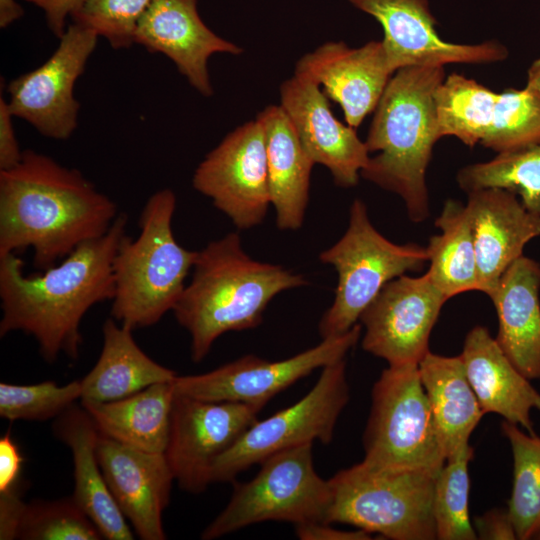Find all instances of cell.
I'll return each instance as SVG.
<instances>
[{"instance_id": "cell-41", "label": "cell", "mask_w": 540, "mask_h": 540, "mask_svg": "<svg viewBox=\"0 0 540 540\" xmlns=\"http://www.w3.org/2000/svg\"><path fill=\"white\" fill-rule=\"evenodd\" d=\"M295 534L301 540H370L372 534L361 530H340L333 528L331 523L309 522L294 525Z\"/></svg>"}, {"instance_id": "cell-9", "label": "cell", "mask_w": 540, "mask_h": 540, "mask_svg": "<svg viewBox=\"0 0 540 540\" xmlns=\"http://www.w3.org/2000/svg\"><path fill=\"white\" fill-rule=\"evenodd\" d=\"M312 445L280 451L260 463L254 478L235 486L228 504L203 530L201 539H217L265 521L325 522L329 485L315 471Z\"/></svg>"}, {"instance_id": "cell-7", "label": "cell", "mask_w": 540, "mask_h": 540, "mask_svg": "<svg viewBox=\"0 0 540 540\" xmlns=\"http://www.w3.org/2000/svg\"><path fill=\"white\" fill-rule=\"evenodd\" d=\"M319 260L338 274L334 300L318 325L323 339L349 331L388 282L422 269L428 254L426 247L385 238L372 225L364 202L355 199L346 232L319 254Z\"/></svg>"}, {"instance_id": "cell-36", "label": "cell", "mask_w": 540, "mask_h": 540, "mask_svg": "<svg viewBox=\"0 0 540 540\" xmlns=\"http://www.w3.org/2000/svg\"><path fill=\"white\" fill-rule=\"evenodd\" d=\"M152 0H85L71 18L103 37L114 49L135 44L137 25Z\"/></svg>"}, {"instance_id": "cell-31", "label": "cell", "mask_w": 540, "mask_h": 540, "mask_svg": "<svg viewBox=\"0 0 540 540\" xmlns=\"http://www.w3.org/2000/svg\"><path fill=\"white\" fill-rule=\"evenodd\" d=\"M457 181L467 193L489 187L506 189L519 196L528 211L540 215V142L467 165L458 172Z\"/></svg>"}, {"instance_id": "cell-27", "label": "cell", "mask_w": 540, "mask_h": 540, "mask_svg": "<svg viewBox=\"0 0 540 540\" xmlns=\"http://www.w3.org/2000/svg\"><path fill=\"white\" fill-rule=\"evenodd\" d=\"M103 346L93 368L80 380L81 402H111L151 385L171 382L177 374L150 358L136 343L133 330L106 319Z\"/></svg>"}, {"instance_id": "cell-23", "label": "cell", "mask_w": 540, "mask_h": 540, "mask_svg": "<svg viewBox=\"0 0 540 540\" xmlns=\"http://www.w3.org/2000/svg\"><path fill=\"white\" fill-rule=\"evenodd\" d=\"M460 357L483 412L496 413L534 434L530 416L532 409L540 411V392L511 363L486 327L469 331Z\"/></svg>"}, {"instance_id": "cell-3", "label": "cell", "mask_w": 540, "mask_h": 540, "mask_svg": "<svg viewBox=\"0 0 540 540\" xmlns=\"http://www.w3.org/2000/svg\"><path fill=\"white\" fill-rule=\"evenodd\" d=\"M299 274L252 259L231 232L197 251L192 276L173 313L191 337V359L202 361L214 342L230 331L257 327L279 293L305 286Z\"/></svg>"}, {"instance_id": "cell-32", "label": "cell", "mask_w": 540, "mask_h": 540, "mask_svg": "<svg viewBox=\"0 0 540 540\" xmlns=\"http://www.w3.org/2000/svg\"><path fill=\"white\" fill-rule=\"evenodd\" d=\"M502 432L513 456V485L508 512L517 539H532L540 528V437L503 421Z\"/></svg>"}, {"instance_id": "cell-4", "label": "cell", "mask_w": 540, "mask_h": 540, "mask_svg": "<svg viewBox=\"0 0 540 540\" xmlns=\"http://www.w3.org/2000/svg\"><path fill=\"white\" fill-rule=\"evenodd\" d=\"M445 79L443 66H408L389 80L364 141L370 156L361 176L399 195L413 222L429 215L426 170L441 139L435 93Z\"/></svg>"}, {"instance_id": "cell-21", "label": "cell", "mask_w": 540, "mask_h": 540, "mask_svg": "<svg viewBox=\"0 0 540 540\" xmlns=\"http://www.w3.org/2000/svg\"><path fill=\"white\" fill-rule=\"evenodd\" d=\"M97 456L110 492L142 540H164L162 514L175 481L165 453L143 451L99 435Z\"/></svg>"}, {"instance_id": "cell-18", "label": "cell", "mask_w": 540, "mask_h": 540, "mask_svg": "<svg viewBox=\"0 0 540 540\" xmlns=\"http://www.w3.org/2000/svg\"><path fill=\"white\" fill-rule=\"evenodd\" d=\"M280 106L313 162L326 167L336 185L355 186L370 153L355 128L334 116L322 88L294 73L280 86Z\"/></svg>"}, {"instance_id": "cell-22", "label": "cell", "mask_w": 540, "mask_h": 540, "mask_svg": "<svg viewBox=\"0 0 540 540\" xmlns=\"http://www.w3.org/2000/svg\"><path fill=\"white\" fill-rule=\"evenodd\" d=\"M476 252L479 291L489 297L505 270L540 235V215L528 211L517 195L489 187L468 193L466 204Z\"/></svg>"}, {"instance_id": "cell-26", "label": "cell", "mask_w": 540, "mask_h": 540, "mask_svg": "<svg viewBox=\"0 0 540 540\" xmlns=\"http://www.w3.org/2000/svg\"><path fill=\"white\" fill-rule=\"evenodd\" d=\"M265 134L268 187L280 230H298L309 201L313 160L283 108L265 107L256 117Z\"/></svg>"}, {"instance_id": "cell-5", "label": "cell", "mask_w": 540, "mask_h": 540, "mask_svg": "<svg viewBox=\"0 0 540 540\" xmlns=\"http://www.w3.org/2000/svg\"><path fill=\"white\" fill-rule=\"evenodd\" d=\"M175 209L171 189L156 191L140 214L139 235L126 234L116 250L111 317L132 330L150 327L173 310L194 266L197 251L174 236Z\"/></svg>"}, {"instance_id": "cell-35", "label": "cell", "mask_w": 540, "mask_h": 540, "mask_svg": "<svg viewBox=\"0 0 540 540\" xmlns=\"http://www.w3.org/2000/svg\"><path fill=\"white\" fill-rule=\"evenodd\" d=\"M80 380L17 385L0 383V416L9 421H46L57 418L81 399Z\"/></svg>"}, {"instance_id": "cell-11", "label": "cell", "mask_w": 540, "mask_h": 540, "mask_svg": "<svg viewBox=\"0 0 540 540\" xmlns=\"http://www.w3.org/2000/svg\"><path fill=\"white\" fill-rule=\"evenodd\" d=\"M349 397L345 359L323 367L304 397L266 419L257 420L215 461L211 483L233 482L244 470L280 451L315 440L330 443Z\"/></svg>"}, {"instance_id": "cell-14", "label": "cell", "mask_w": 540, "mask_h": 540, "mask_svg": "<svg viewBox=\"0 0 540 540\" xmlns=\"http://www.w3.org/2000/svg\"><path fill=\"white\" fill-rule=\"evenodd\" d=\"M192 184L239 230L261 224L271 205L261 122L255 118L228 133L199 163Z\"/></svg>"}, {"instance_id": "cell-16", "label": "cell", "mask_w": 540, "mask_h": 540, "mask_svg": "<svg viewBox=\"0 0 540 540\" xmlns=\"http://www.w3.org/2000/svg\"><path fill=\"white\" fill-rule=\"evenodd\" d=\"M448 298L427 273L388 282L360 316L362 348L388 365L419 363Z\"/></svg>"}, {"instance_id": "cell-43", "label": "cell", "mask_w": 540, "mask_h": 540, "mask_svg": "<svg viewBox=\"0 0 540 540\" xmlns=\"http://www.w3.org/2000/svg\"><path fill=\"white\" fill-rule=\"evenodd\" d=\"M24 10L15 0H0V27L6 28L23 16Z\"/></svg>"}, {"instance_id": "cell-42", "label": "cell", "mask_w": 540, "mask_h": 540, "mask_svg": "<svg viewBox=\"0 0 540 540\" xmlns=\"http://www.w3.org/2000/svg\"><path fill=\"white\" fill-rule=\"evenodd\" d=\"M38 8L45 15L51 32L60 38L66 30V19L77 11L85 0H25Z\"/></svg>"}, {"instance_id": "cell-40", "label": "cell", "mask_w": 540, "mask_h": 540, "mask_svg": "<svg viewBox=\"0 0 540 540\" xmlns=\"http://www.w3.org/2000/svg\"><path fill=\"white\" fill-rule=\"evenodd\" d=\"M23 458L10 433L0 438V492L20 482Z\"/></svg>"}, {"instance_id": "cell-33", "label": "cell", "mask_w": 540, "mask_h": 540, "mask_svg": "<svg viewBox=\"0 0 540 540\" xmlns=\"http://www.w3.org/2000/svg\"><path fill=\"white\" fill-rule=\"evenodd\" d=\"M470 444L446 460L434 485L433 517L439 540H476L469 516L470 478L468 464L473 458Z\"/></svg>"}, {"instance_id": "cell-17", "label": "cell", "mask_w": 540, "mask_h": 540, "mask_svg": "<svg viewBox=\"0 0 540 540\" xmlns=\"http://www.w3.org/2000/svg\"><path fill=\"white\" fill-rule=\"evenodd\" d=\"M372 16L383 29L381 40L396 72L408 66H445L450 63L485 64L503 61L508 49L495 40L479 44L444 41L429 0H347Z\"/></svg>"}, {"instance_id": "cell-45", "label": "cell", "mask_w": 540, "mask_h": 540, "mask_svg": "<svg viewBox=\"0 0 540 540\" xmlns=\"http://www.w3.org/2000/svg\"><path fill=\"white\" fill-rule=\"evenodd\" d=\"M532 539L540 540V528L536 531Z\"/></svg>"}, {"instance_id": "cell-20", "label": "cell", "mask_w": 540, "mask_h": 540, "mask_svg": "<svg viewBox=\"0 0 540 540\" xmlns=\"http://www.w3.org/2000/svg\"><path fill=\"white\" fill-rule=\"evenodd\" d=\"M134 42L169 58L187 82L205 97L214 93L209 58L214 54L243 52L203 22L197 0H152L137 25Z\"/></svg>"}, {"instance_id": "cell-10", "label": "cell", "mask_w": 540, "mask_h": 540, "mask_svg": "<svg viewBox=\"0 0 540 540\" xmlns=\"http://www.w3.org/2000/svg\"><path fill=\"white\" fill-rule=\"evenodd\" d=\"M440 137L454 136L497 153L540 142V95L525 87L497 93L452 73L435 93Z\"/></svg>"}, {"instance_id": "cell-19", "label": "cell", "mask_w": 540, "mask_h": 540, "mask_svg": "<svg viewBox=\"0 0 540 540\" xmlns=\"http://www.w3.org/2000/svg\"><path fill=\"white\" fill-rule=\"evenodd\" d=\"M294 73L319 85L340 105L346 124L357 128L375 110L395 72L382 41H370L358 48L330 41L304 54Z\"/></svg>"}, {"instance_id": "cell-2", "label": "cell", "mask_w": 540, "mask_h": 540, "mask_svg": "<svg viewBox=\"0 0 540 540\" xmlns=\"http://www.w3.org/2000/svg\"><path fill=\"white\" fill-rule=\"evenodd\" d=\"M118 215L79 170L47 155L24 150L15 167L0 170V256L32 248L39 271L103 236Z\"/></svg>"}, {"instance_id": "cell-25", "label": "cell", "mask_w": 540, "mask_h": 540, "mask_svg": "<svg viewBox=\"0 0 540 540\" xmlns=\"http://www.w3.org/2000/svg\"><path fill=\"white\" fill-rule=\"evenodd\" d=\"M55 436L71 451L74 467L73 499L104 539H134L115 502L97 456L99 431L85 408L72 405L56 418Z\"/></svg>"}, {"instance_id": "cell-30", "label": "cell", "mask_w": 540, "mask_h": 540, "mask_svg": "<svg viewBox=\"0 0 540 540\" xmlns=\"http://www.w3.org/2000/svg\"><path fill=\"white\" fill-rule=\"evenodd\" d=\"M440 234L430 237L426 272L449 299L479 290L478 268L471 223L466 205L449 199L435 220Z\"/></svg>"}, {"instance_id": "cell-15", "label": "cell", "mask_w": 540, "mask_h": 540, "mask_svg": "<svg viewBox=\"0 0 540 540\" xmlns=\"http://www.w3.org/2000/svg\"><path fill=\"white\" fill-rule=\"evenodd\" d=\"M263 407L175 393L165 456L178 487L191 494L212 484L215 461L258 420Z\"/></svg>"}, {"instance_id": "cell-8", "label": "cell", "mask_w": 540, "mask_h": 540, "mask_svg": "<svg viewBox=\"0 0 540 540\" xmlns=\"http://www.w3.org/2000/svg\"><path fill=\"white\" fill-rule=\"evenodd\" d=\"M363 446L371 466L439 474L446 457L418 363L388 365L374 383Z\"/></svg>"}, {"instance_id": "cell-29", "label": "cell", "mask_w": 540, "mask_h": 540, "mask_svg": "<svg viewBox=\"0 0 540 540\" xmlns=\"http://www.w3.org/2000/svg\"><path fill=\"white\" fill-rule=\"evenodd\" d=\"M175 397L173 381L151 385L111 402H81L99 433L122 444L165 453Z\"/></svg>"}, {"instance_id": "cell-13", "label": "cell", "mask_w": 540, "mask_h": 540, "mask_svg": "<svg viewBox=\"0 0 540 540\" xmlns=\"http://www.w3.org/2000/svg\"><path fill=\"white\" fill-rule=\"evenodd\" d=\"M98 38L90 28L70 24L54 53L41 66L9 83L7 102L13 116L48 138L68 139L77 128L80 109L74 87Z\"/></svg>"}, {"instance_id": "cell-6", "label": "cell", "mask_w": 540, "mask_h": 540, "mask_svg": "<svg viewBox=\"0 0 540 540\" xmlns=\"http://www.w3.org/2000/svg\"><path fill=\"white\" fill-rule=\"evenodd\" d=\"M437 476L357 463L328 480L325 522L349 524L392 540L437 539L433 517Z\"/></svg>"}, {"instance_id": "cell-28", "label": "cell", "mask_w": 540, "mask_h": 540, "mask_svg": "<svg viewBox=\"0 0 540 540\" xmlns=\"http://www.w3.org/2000/svg\"><path fill=\"white\" fill-rule=\"evenodd\" d=\"M446 460L469 444L485 414L467 378L459 356L428 352L418 363Z\"/></svg>"}, {"instance_id": "cell-1", "label": "cell", "mask_w": 540, "mask_h": 540, "mask_svg": "<svg viewBox=\"0 0 540 540\" xmlns=\"http://www.w3.org/2000/svg\"><path fill=\"white\" fill-rule=\"evenodd\" d=\"M127 223V215L119 213L103 236L43 273L25 275L16 253L0 256V336L21 331L37 341L45 361L52 363L60 354L77 360L83 317L94 305L113 299V260Z\"/></svg>"}, {"instance_id": "cell-12", "label": "cell", "mask_w": 540, "mask_h": 540, "mask_svg": "<svg viewBox=\"0 0 540 540\" xmlns=\"http://www.w3.org/2000/svg\"><path fill=\"white\" fill-rule=\"evenodd\" d=\"M362 326L323 338L316 346L290 358L271 361L245 355L212 371L176 376L175 393L214 402H240L264 407L275 395L314 370L345 358L358 342Z\"/></svg>"}, {"instance_id": "cell-39", "label": "cell", "mask_w": 540, "mask_h": 540, "mask_svg": "<svg viewBox=\"0 0 540 540\" xmlns=\"http://www.w3.org/2000/svg\"><path fill=\"white\" fill-rule=\"evenodd\" d=\"M7 100L0 99V170L15 167L22 158Z\"/></svg>"}, {"instance_id": "cell-24", "label": "cell", "mask_w": 540, "mask_h": 540, "mask_svg": "<svg viewBox=\"0 0 540 540\" xmlns=\"http://www.w3.org/2000/svg\"><path fill=\"white\" fill-rule=\"evenodd\" d=\"M540 265L524 257L502 274L490 296L499 330L496 341L529 380L540 378Z\"/></svg>"}, {"instance_id": "cell-38", "label": "cell", "mask_w": 540, "mask_h": 540, "mask_svg": "<svg viewBox=\"0 0 540 540\" xmlns=\"http://www.w3.org/2000/svg\"><path fill=\"white\" fill-rule=\"evenodd\" d=\"M477 539L515 540L516 531L508 509H492L474 519Z\"/></svg>"}, {"instance_id": "cell-34", "label": "cell", "mask_w": 540, "mask_h": 540, "mask_svg": "<svg viewBox=\"0 0 540 540\" xmlns=\"http://www.w3.org/2000/svg\"><path fill=\"white\" fill-rule=\"evenodd\" d=\"M17 539L99 540L103 537L71 496L27 503Z\"/></svg>"}, {"instance_id": "cell-44", "label": "cell", "mask_w": 540, "mask_h": 540, "mask_svg": "<svg viewBox=\"0 0 540 540\" xmlns=\"http://www.w3.org/2000/svg\"><path fill=\"white\" fill-rule=\"evenodd\" d=\"M526 87L540 95V58L535 60L528 70Z\"/></svg>"}, {"instance_id": "cell-37", "label": "cell", "mask_w": 540, "mask_h": 540, "mask_svg": "<svg viewBox=\"0 0 540 540\" xmlns=\"http://www.w3.org/2000/svg\"><path fill=\"white\" fill-rule=\"evenodd\" d=\"M27 503L21 496L20 482L0 492V539H17Z\"/></svg>"}]
</instances>
